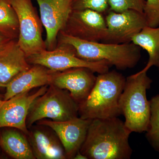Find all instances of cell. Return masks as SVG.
<instances>
[{
  "label": "cell",
  "mask_w": 159,
  "mask_h": 159,
  "mask_svg": "<svg viewBox=\"0 0 159 159\" xmlns=\"http://www.w3.org/2000/svg\"><path fill=\"white\" fill-rule=\"evenodd\" d=\"M131 132L118 117L92 120L80 152L88 159H129Z\"/></svg>",
  "instance_id": "6da1fadb"
},
{
  "label": "cell",
  "mask_w": 159,
  "mask_h": 159,
  "mask_svg": "<svg viewBox=\"0 0 159 159\" xmlns=\"http://www.w3.org/2000/svg\"><path fill=\"white\" fill-rule=\"evenodd\" d=\"M0 33L12 40L18 38V20L10 0H0Z\"/></svg>",
  "instance_id": "d6986e66"
},
{
  "label": "cell",
  "mask_w": 159,
  "mask_h": 159,
  "mask_svg": "<svg viewBox=\"0 0 159 159\" xmlns=\"http://www.w3.org/2000/svg\"><path fill=\"white\" fill-rule=\"evenodd\" d=\"M152 82L147 72H139L126 78L119 108L125 117V126L132 133H142L148 129L151 108L146 92Z\"/></svg>",
  "instance_id": "277c9868"
},
{
  "label": "cell",
  "mask_w": 159,
  "mask_h": 159,
  "mask_svg": "<svg viewBox=\"0 0 159 159\" xmlns=\"http://www.w3.org/2000/svg\"><path fill=\"white\" fill-rule=\"evenodd\" d=\"M36 1L39 6L41 20L47 33V50H54L57 47V35L64 28L73 10V0Z\"/></svg>",
  "instance_id": "8fae6325"
},
{
  "label": "cell",
  "mask_w": 159,
  "mask_h": 159,
  "mask_svg": "<svg viewBox=\"0 0 159 159\" xmlns=\"http://www.w3.org/2000/svg\"><path fill=\"white\" fill-rule=\"evenodd\" d=\"M79 103L67 90L52 85L34 101L29 109L26 125L29 129L43 119L65 121L79 116Z\"/></svg>",
  "instance_id": "5b68a950"
},
{
  "label": "cell",
  "mask_w": 159,
  "mask_h": 159,
  "mask_svg": "<svg viewBox=\"0 0 159 159\" xmlns=\"http://www.w3.org/2000/svg\"><path fill=\"white\" fill-rule=\"evenodd\" d=\"M19 25L18 45L27 57L47 50L42 37V23L31 0H10Z\"/></svg>",
  "instance_id": "8992f818"
},
{
  "label": "cell",
  "mask_w": 159,
  "mask_h": 159,
  "mask_svg": "<svg viewBox=\"0 0 159 159\" xmlns=\"http://www.w3.org/2000/svg\"><path fill=\"white\" fill-rule=\"evenodd\" d=\"M149 102L150 118L145 136L152 147L159 152V95L152 97Z\"/></svg>",
  "instance_id": "ffe728a7"
},
{
  "label": "cell",
  "mask_w": 159,
  "mask_h": 159,
  "mask_svg": "<svg viewBox=\"0 0 159 159\" xmlns=\"http://www.w3.org/2000/svg\"><path fill=\"white\" fill-rule=\"evenodd\" d=\"M12 39L0 33V51L6 47Z\"/></svg>",
  "instance_id": "cb8c5ba5"
},
{
  "label": "cell",
  "mask_w": 159,
  "mask_h": 159,
  "mask_svg": "<svg viewBox=\"0 0 159 159\" xmlns=\"http://www.w3.org/2000/svg\"><path fill=\"white\" fill-rule=\"evenodd\" d=\"M158 68L159 72V66L158 67Z\"/></svg>",
  "instance_id": "4316f807"
},
{
  "label": "cell",
  "mask_w": 159,
  "mask_h": 159,
  "mask_svg": "<svg viewBox=\"0 0 159 159\" xmlns=\"http://www.w3.org/2000/svg\"><path fill=\"white\" fill-rule=\"evenodd\" d=\"M73 10L90 9L102 13L109 9L108 0H73Z\"/></svg>",
  "instance_id": "7402d4cb"
},
{
  "label": "cell",
  "mask_w": 159,
  "mask_h": 159,
  "mask_svg": "<svg viewBox=\"0 0 159 159\" xmlns=\"http://www.w3.org/2000/svg\"><path fill=\"white\" fill-rule=\"evenodd\" d=\"M49 85L43 86L33 94L29 92L18 94L4 101L0 106V128L10 127L22 131L26 135L29 129L26 120L32 103L48 90Z\"/></svg>",
  "instance_id": "7c38bea8"
},
{
  "label": "cell",
  "mask_w": 159,
  "mask_h": 159,
  "mask_svg": "<svg viewBox=\"0 0 159 159\" xmlns=\"http://www.w3.org/2000/svg\"><path fill=\"white\" fill-rule=\"evenodd\" d=\"M3 102V100L2 99V97H1V96H0V106L1 105L2 103Z\"/></svg>",
  "instance_id": "484cf974"
},
{
  "label": "cell",
  "mask_w": 159,
  "mask_h": 159,
  "mask_svg": "<svg viewBox=\"0 0 159 159\" xmlns=\"http://www.w3.org/2000/svg\"><path fill=\"white\" fill-rule=\"evenodd\" d=\"M0 146L15 159H35L27 136L17 129H7L0 135Z\"/></svg>",
  "instance_id": "e0dca14e"
},
{
  "label": "cell",
  "mask_w": 159,
  "mask_h": 159,
  "mask_svg": "<svg viewBox=\"0 0 159 159\" xmlns=\"http://www.w3.org/2000/svg\"><path fill=\"white\" fill-rule=\"evenodd\" d=\"M126 78L117 71L99 74L87 97L79 103V117L83 119H103L122 115L119 99Z\"/></svg>",
  "instance_id": "7a4b0ae2"
},
{
  "label": "cell",
  "mask_w": 159,
  "mask_h": 159,
  "mask_svg": "<svg viewBox=\"0 0 159 159\" xmlns=\"http://www.w3.org/2000/svg\"><path fill=\"white\" fill-rule=\"evenodd\" d=\"M144 14L147 26L156 28L159 26V0H145Z\"/></svg>",
  "instance_id": "603a6c76"
},
{
  "label": "cell",
  "mask_w": 159,
  "mask_h": 159,
  "mask_svg": "<svg viewBox=\"0 0 159 159\" xmlns=\"http://www.w3.org/2000/svg\"><path fill=\"white\" fill-rule=\"evenodd\" d=\"M31 65H39L54 72H61L75 68L90 69L99 74L108 72L111 65L105 60L91 62L77 57L74 49L65 44H57L53 50H45L27 57Z\"/></svg>",
  "instance_id": "52a82bcc"
},
{
  "label": "cell",
  "mask_w": 159,
  "mask_h": 159,
  "mask_svg": "<svg viewBox=\"0 0 159 159\" xmlns=\"http://www.w3.org/2000/svg\"><path fill=\"white\" fill-rule=\"evenodd\" d=\"M92 120L78 116L65 121L43 119L36 123L54 131L64 148L66 159H72L82 147Z\"/></svg>",
  "instance_id": "30bf717a"
},
{
  "label": "cell",
  "mask_w": 159,
  "mask_h": 159,
  "mask_svg": "<svg viewBox=\"0 0 159 159\" xmlns=\"http://www.w3.org/2000/svg\"><path fill=\"white\" fill-rule=\"evenodd\" d=\"M107 29L102 43L122 44L132 39L147 25L144 13L134 10L121 12L109 10L105 18Z\"/></svg>",
  "instance_id": "ba28073f"
},
{
  "label": "cell",
  "mask_w": 159,
  "mask_h": 159,
  "mask_svg": "<svg viewBox=\"0 0 159 159\" xmlns=\"http://www.w3.org/2000/svg\"><path fill=\"white\" fill-rule=\"evenodd\" d=\"M106 29L105 19L102 13L85 9L72 10L61 31L83 40L99 42L104 38Z\"/></svg>",
  "instance_id": "9c48e42d"
},
{
  "label": "cell",
  "mask_w": 159,
  "mask_h": 159,
  "mask_svg": "<svg viewBox=\"0 0 159 159\" xmlns=\"http://www.w3.org/2000/svg\"><path fill=\"white\" fill-rule=\"evenodd\" d=\"M74 159H88L87 157H85V156L83 154H82L81 152H77V153L75 155V156H74Z\"/></svg>",
  "instance_id": "d4e9b609"
},
{
  "label": "cell",
  "mask_w": 159,
  "mask_h": 159,
  "mask_svg": "<svg viewBox=\"0 0 159 159\" xmlns=\"http://www.w3.org/2000/svg\"><path fill=\"white\" fill-rule=\"evenodd\" d=\"M55 73L44 66L31 65L29 70L18 74L7 85L3 100L30 92L35 88L50 85Z\"/></svg>",
  "instance_id": "5bb4252c"
},
{
  "label": "cell",
  "mask_w": 159,
  "mask_h": 159,
  "mask_svg": "<svg viewBox=\"0 0 159 159\" xmlns=\"http://www.w3.org/2000/svg\"><path fill=\"white\" fill-rule=\"evenodd\" d=\"M17 40H12L0 51V87L6 88L15 77L29 70L27 56L18 45Z\"/></svg>",
  "instance_id": "2e32d148"
},
{
  "label": "cell",
  "mask_w": 159,
  "mask_h": 159,
  "mask_svg": "<svg viewBox=\"0 0 159 159\" xmlns=\"http://www.w3.org/2000/svg\"><path fill=\"white\" fill-rule=\"evenodd\" d=\"M94 72L87 68H75L57 72L50 85L66 90L78 103L87 97L96 82Z\"/></svg>",
  "instance_id": "4fadbf2b"
},
{
  "label": "cell",
  "mask_w": 159,
  "mask_h": 159,
  "mask_svg": "<svg viewBox=\"0 0 159 159\" xmlns=\"http://www.w3.org/2000/svg\"><path fill=\"white\" fill-rule=\"evenodd\" d=\"M145 0H108L109 10L121 12L134 10L144 13Z\"/></svg>",
  "instance_id": "44dd1931"
},
{
  "label": "cell",
  "mask_w": 159,
  "mask_h": 159,
  "mask_svg": "<svg viewBox=\"0 0 159 159\" xmlns=\"http://www.w3.org/2000/svg\"><path fill=\"white\" fill-rule=\"evenodd\" d=\"M29 128L27 137L35 159H66L65 152L57 135L38 125Z\"/></svg>",
  "instance_id": "9a60e30c"
},
{
  "label": "cell",
  "mask_w": 159,
  "mask_h": 159,
  "mask_svg": "<svg viewBox=\"0 0 159 159\" xmlns=\"http://www.w3.org/2000/svg\"><path fill=\"white\" fill-rule=\"evenodd\" d=\"M60 44L70 46L80 59L91 62L106 61L119 70L133 68L141 57V48L132 42L111 44L88 41L60 31L57 44Z\"/></svg>",
  "instance_id": "3957f363"
},
{
  "label": "cell",
  "mask_w": 159,
  "mask_h": 159,
  "mask_svg": "<svg viewBox=\"0 0 159 159\" xmlns=\"http://www.w3.org/2000/svg\"><path fill=\"white\" fill-rule=\"evenodd\" d=\"M131 42L148 52V60L145 68L139 72H147L151 67L159 66V26H146L132 39Z\"/></svg>",
  "instance_id": "ac0fdd59"
}]
</instances>
